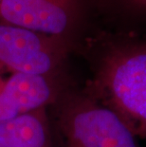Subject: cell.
Here are the masks:
<instances>
[{"label":"cell","instance_id":"cell-7","mask_svg":"<svg viewBox=\"0 0 146 147\" xmlns=\"http://www.w3.org/2000/svg\"><path fill=\"white\" fill-rule=\"evenodd\" d=\"M97 6L104 12L110 28L139 29L146 21V0H97Z\"/></svg>","mask_w":146,"mask_h":147},{"label":"cell","instance_id":"cell-1","mask_svg":"<svg viewBox=\"0 0 146 147\" xmlns=\"http://www.w3.org/2000/svg\"><path fill=\"white\" fill-rule=\"evenodd\" d=\"M92 78L85 88L146 140V32L104 28L83 39Z\"/></svg>","mask_w":146,"mask_h":147},{"label":"cell","instance_id":"cell-6","mask_svg":"<svg viewBox=\"0 0 146 147\" xmlns=\"http://www.w3.org/2000/svg\"><path fill=\"white\" fill-rule=\"evenodd\" d=\"M51 131L38 114L0 121V147H50Z\"/></svg>","mask_w":146,"mask_h":147},{"label":"cell","instance_id":"cell-2","mask_svg":"<svg viewBox=\"0 0 146 147\" xmlns=\"http://www.w3.org/2000/svg\"><path fill=\"white\" fill-rule=\"evenodd\" d=\"M51 118L55 147H141L128 125L85 88L65 91Z\"/></svg>","mask_w":146,"mask_h":147},{"label":"cell","instance_id":"cell-5","mask_svg":"<svg viewBox=\"0 0 146 147\" xmlns=\"http://www.w3.org/2000/svg\"><path fill=\"white\" fill-rule=\"evenodd\" d=\"M70 87L64 72L54 75L13 73L0 92V121L52 105Z\"/></svg>","mask_w":146,"mask_h":147},{"label":"cell","instance_id":"cell-8","mask_svg":"<svg viewBox=\"0 0 146 147\" xmlns=\"http://www.w3.org/2000/svg\"><path fill=\"white\" fill-rule=\"evenodd\" d=\"M1 1H2V0H0V5H1Z\"/></svg>","mask_w":146,"mask_h":147},{"label":"cell","instance_id":"cell-3","mask_svg":"<svg viewBox=\"0 0 146 147\" xmlns=\"http://www.w3.org/2000/svg\"><path fill=\"white\" fill-rule=\"evenodd\" d=\"M6 24L54 37L76 48L86 30L83 0H2Z\"/></svg>","mask_w":146,"mask_h":147},{"label":"cell","instance_id":"cell-4","mask_svg":"<svg viewBox=\"0 0 146 147\" xmlns=\"http://www.w3.org/2000/svg\"><path fill=\"white\" fill-rule=\"evenodd\" d=\"M72 46L54 37L10 24H0V67L14 73L54 75L64 72Z\"/></svg>","mask_w":146,"mask_h":147}]
</instances>
